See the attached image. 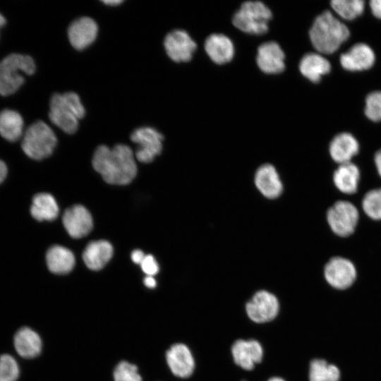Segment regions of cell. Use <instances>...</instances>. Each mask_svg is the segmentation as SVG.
I'll use <instances>...</instances> for the list:
<instances>
[{
  "label": "cell",
  "instance_id": "3957f363",
  "mask_svg": "<svg viewBox=\"0 0 381 381\" xmlns=\"http://www.w3.org/2000/svg\"><path fill=\"white\" fill-rule=\"evenodd\" d=\"M85 114L79 96L74 92L55 93L49 103V116L51 121L66 133H75L79 119Z\"/></svg>",
  "mask_w": 381,
  "mask_h": 381
},
{
  "label": "cell",
  "instance_id": "f35d334b",
  "mask_svg": "<svg viewBox=\"0 0 381 381\" xmlns=\"http://www.w3.org/2000/svg\"><path fill=\"white\" fill-rule=\"evenodd\" d=\"M7 175V167L6 164L0 159V183L5 179Z\"/></svg>",
  "mask_w": 381,
  "mask_h": 381
},
{
  "label": "cell",
  "instance_id": "74e56055",
  "mask_svg": "<svg viewBox=\"0 0 381 381\" xmlns=\"http://www.w3.org/2000/svg\"><path fill=\"white\" fill-rule=\"evenodd\" d=\"M144 284L148 288H155L157 285L156 280L152 276H146L144 279Z\"/></svg>",
  "mask_w": 381,
  "mask_h": 381
},
{
  "label": "cell",
  "instance_id": "ffe728a7",
  "mask_svg": "<svg viewBox=\"0 0 381 381\" xmlns=\"http://www.w3.org/2000/svg\"><path fill=\"white\" fill-rule=\"evenodd\" d=\"M358 150L357 140L349 133L337 134L329 145V154L332 159L339 164L351 162Z\"/></svg>",
  "mask_w": 381,
  "mask_h": 381
},
{
  "label": "cell",
  "instance_id": "4dcf8cb0",
  "mask_svg": "<svg viewBox=\"0 0 381 381\" xmlns=\"http://www.w3.org/2000/svg\"><path fill=\"white\" fill-rule=\"evenodd\" d=\"M365 213L374 220H381V188L368 191L362 200Z\"/></svg>",
  "mask_w": 381,
  "mask_h": 381
},
{
  "label": "cell",
  "instance_id": "8992f818",
  "mask_svg": "<svg viewBox=\"0 0 381 381\" xmlns=\"http://www.w3.org/2000/svg\"><path fill=\"white\" fill-rule=\"evenodd\" d=\"M271 18L270 10L262 2L248 1L234 14L233 24L244 32L262 35L267 31Z\"/></svg>",
  "mask_w": 381,
  "mask_h": 381
},
{
  "label": "cell",
  "instance_id": "5b68a950",
  "mask_svg": "<svg viewBox=\"0 0 381 381\" xmlns=\"http://www.w3.org/2000/svg\"><path fill=\"white\" fill-rule=\"evenodd\" d=\"M56 143L57 138L53 130L45 122L40 120L27 128L21 145L28 157L41 160L52 155Z\"/></svg>",
  "mask_w": 381,
  "mask_h": 381
},
{
  "label": "cell",
  "instance_id": "d6a6232c",
  "mask_svg": "<svg viewBox=\"0 0 381 381\" xmlns=\"http://www.w3.org/2000/svg\"><path fill=\"white\" fill-rule=\"evenodd\" d=\"M365 114L373 121H381V91L370 93L365 99Z\"/></svg>",
  "mask_w": 381,
  "mask_h": 381
},
{
  "label": "cell",
  "instance_id": "30bf717a",
  "mask_svg": "<svg viewBox=\"0 0 381 381\" xmlns=\"http://www.w3.org/2000/svg\"><path fill=\"white\" fill-rule=\"evenodd\" d=\"M324 276L327 282L333 288L344 290L349 288L356 279V270L351 261L337 256L326 263Z\"/></svg>",
  "mask_w": 381,
  "mask_h": 381
},
{
  "label": "cell",
  "instance_id": "d6986e66",
  "mask_svg": "<svg viewBox=\"0 0 381 381\" xmlns=\"http://www.w3.org/2000/svg\"><path fill=\"white\" fill-rule=\"evenodd\" d=\"M375 59L373 49L364 43H358L341 55L340 64L347 71H363L371 68Z\"/></svg>",
  "mask_w": 381,
  "mask_h": 381
},
{
  "label": "cell",
  "instance_id": "6da1fadb",
  "mask_svg": "<svg viewBox=\"0 0 381 381\" xmlns=\"http://www.w3.org/2000/svg\"><path fill=\"white\" fill-rule=\"evenodd\" d=\"M92 166L109 184H128L137 174L134 154L129 146L123 144L112 148L98 146L93 155Z\"/></svg>",
  "mask_w": 381,
  "mask_h": 381
},
{
  "label": "cell",
  "instance_id": "836d02e7",
  "mask_svg": "<svg viewBox=\"0 0 381 381\" xmlns=\"http://www.w3.org/2000/svg\"><path fill=\"white\" fill-rule=\"evenodd\" d=\"M141 269L147 276H154L159 272V265L151 255H145L144 260L140 264Z\"/></svg>",
  "mask_w": 381,
  "mask_h": 381
},
{
  "label": "cell",
  "instance_id": "277c9868",
  "mask_svg": "<svg viewBox=\"0 0 381 381\" xmlns=\"http://www.w3.org/2000/svg\"><path fill=\"white\" fill-rule=\"evenodd\" d=\"M33 59L21 54H11L0 61V95L8 96L17 92L25 83L21 73L32 75L35 71Z\"/></svg>",
  "mask_w": 381,
  "mask_h": 381
},
{
  "label": "cell",
  "instance_id": "9a60e30c",
  "mask_svg": "<svg viewBox=\"0 0 381 381\" xmlns=\"http://www.w3.org/2000/svg\"><path fill=\"white\" fill-rule=\"evenodd\" d=\"M231 354L236 365L250 370L262 361L263 349L257 340L238 339L231 346Z\"/></svg>",
  "mask_w": 381,
  "mask_h": 381
},
{
  "label": "cell",
  "instance_id": "e0dca14e",
  "mask_svg": "<svg viewBox=\"0 0 381 381\" xmlns=\"http://www.w3.org/2000/svg\"><path fill=\"white\" fill-rule=\"evenodd\" d=\"M254 183L258 191L268 199H274L283 192V183L276 168L270 164L261 165L255 171Z\"/></svg>",
  "mask_w": 381,
  "mask_h": 381
},
{
  "label": "cell",
  "instance_id": "484cf974",
  "mask_svg": "<svg viewBox=\"0 0 381 381\" xmlns=\"http://www.w3.org/2000/svg\"><path fill=\"white\" fill-rule=\"evenodd\" d=\"M59 206L55 198L49 193L36 194L32 200L31 215L38 221H52L59 214Z\"/></svg>",
  "mask_w": 381,
  "mask_h": 381
},
{
  "label": "cell",
  "instance_id": "f1b7e54d",
  "mask_svg": "<svg viewBox=\"0 0 381 381\" xmlns=\"http://www.w3.org/2000/svg\"><path fill=\"white\" fill-rule=\"evenodd\" d=\"M331 6L342 18L353 20L362 14L365 2L363 0H334Z\"/></svg>",
  "mask_w": 381,
  "mask_h": 381
},
{
  "label": "cell",
  "instance_id": "44dd1931",
  "mask_svg": "<svg viewBox=\"0 0 381 381\" xmlns=\"http://www.w3.org/2000/svg\"><path fill=\"white\" fill-rule=\"evenodd\" d=\"M113 255L111 244L104 240L89 243L83 253L85 265L92 270H99L110 260Z\"/></svg>",
  "mask_w": 381,
  "mask_h": 381
},
{
  "label": "cell",
  "instance_id": "60d3db41",
  "mask_svg": "<svg viewBox=\"0 0 381 381\" xmlns=\"http://www.w3.org/2000/svg\"><path fill=\"white\" fill-rule=\"evenodd\" d=\"M6 24V20L5 17L0 13V29L2 28Z\"/></svg>",
  "mask_w": 381,
  "mask_h": 381
},
{
  "label": "cell",
  "instance_id": "8fae6325",
  "mask_svg": "<svg viewBox=\"0 0 381 381\" xmlns=\"http://www.w3.org/2000/svg\"><path fill=\"white\" fill-rule=\"evenodd\" d=\"M42 346L40 335L29 326L18 327L13 334V349L23 359L31 360L39 356L42 351Z\"/></svg>",
  "mask_w": 381,
  "mask_h": 381
},
{
  "label": "cell",
  "instance_id": "cb8c5ba5",
  "mask_svg": "<svg viewBox=\"0 0 381 381\" xmlns=\"http://www.w3.org/2000/svg\"><path fill=\"white\" fill-rule=\"evenodd\" d=\"M359 179V169L351 162L339 164L333 174L335 186L346 194H353L356 192Z\"/></svg>",
  "mask_w": 381,
  "mask_h": 381
},
{
  "label": "cell",
  "instance_id": "5bb4252c",
  "mask_svg": "<svg viewBox=\"0 0 381 381\" xmlns=\"http://www.w3.org/2000/svg\"><path fill=\"white\" fill-rule=\"evenodd\" d=\"M98 32L97 23L90 17L83 16L74 20L68 28V37L71 44L81 50L90 45Z\"/></svg>",
  "mask_w": 381,
  "mask_h": 381
},
{
  "label": "cell",
  "instance_id": "f546056e",
  "mask_svg": "<svg viewBox=\"0 0 381 381\" xmlns=\"http://www.w3.org/2000/svg\"><path fill=\"white\" fill-rule=\"evenodd\" d=\"M21 368L16 358L11 353L0 354V381H18Z\"/></svg>",
  "mask_w": 381,
  "mask_h": 381
},
{
  "label": "cell",
  "instance_id": "e575fe53",
  "mask_svg": "<svg viewBox=\"0 0 381 381\" xmlns=\"http://www.w3.org/2000/svg\"><path fill=\"white\" fill-rule=\"evenodd\" d=\"M370 6L373 14L381 19V0H372L370 2Z\"/></svg>",
  "mask_w": 381,
  "mask_h": 381
},
{
  "label": "cell",
  "instance_id": "4316f807",
  "mask_svg": "<svg viewBox=\"0 0 381 381\" xmlns=\"http://www.w3.org/2000/svg\"><path fill=\"white\" fill-rule=\"evenodd\" d=\"M23 119L16 111L5 109L0 112V135L6 140L15 142L22 135Z\"/></svg>",
  "mask_w": 381,
  "mask_h": 381
},
{
  "label": "cell",
  "instance_id": "52a82bcc",
  "mask_svg": "<svg viewBox=\"0 0 381 381\" xmlns=\"http://www.w3.org/2000/svg\"><path fill=\"white\" fill-rule=\"evenodd\" d=\"M358 217L356 206L345 200L336 202L327 212V221L332 231L341 237L349 236L353 233Z\"/></svg>",
  "mask_w": 381,
  "mask_h": 381
},
{
  "label": "cell",
  "instance_id": "d4e9b609",
  "mask_svg": "<svg viewBox=\"0 0 381 381\" xmlns=\"http://www.w3.org/2000/svg\"><path fill=\"white\" fill-rule=\"evenodd\" d=\"M299 69L303 75L312 82L320 80L322 75L331 69L329 61L317 53H308L303 56L299 64Z\"/></svg>",
  "mask_w": 381,
  "mask_h": 381
},
{
  "label": "cell",
  "instance_id": "9c48e42d",
  "mask_svg": "<svg viewBox=\"0 0 381 381\" xmlns=\"http://www.w3.org/2000/svg\"><path fill=\"white\" fill-rule=\"evenodd\" d=\"M246 310L252 321L264 323L275 318L279 310V303L273 294L260 290L246 303Z\"/></svg>",
  "mask_w": 381,
  "mask_h": 381
},
{
  "label": "cell",
  "instance_id": "d590c367",
  "mask_svg": "<svg viewBox=\"0 0 381 381\" xmlns=\"http://www.w3.org/2000/svg\"><path fill=\"white\" fill-rule=\"evenodd\" d=\"M145 257V253L140 250H135L131 253V260L135 264L140 265Z\"/></svg>",
  "mask_w": 381,
  "mask_h": 381
},
{
  "label": "cell",
  "instance_id": "7a4b0ae2",
  "mask_svg": "<svg viewBox=\"0 0 381 381\" xmlns=\"http://www.w3.org/2000/svg\"><path fill=\"white\" fill-rule=\"evenodd\" d=\"M349 35L348 28L329 11L315 18L309 32L313 46L322 54L337 51Z\"/></svg>",
  "mask_w": 381,
  "mask_h": 381
},
{
  "label": "cell",
  "instance_id": "ab89813d",
  "mask_svg": "<svg viewBox=\"0 0 381 381\" xmlns=\"http://www.w3.org/2000/svg\"><path fill=\"white\" fill-rule=\"evenodd\" d=\"M123 1H121V0H106V1H102V2L107 5H110V6H116V5H118V4H120L122 3Z\"/></svg>",
  "mask_w": 381,
  "mask_h": 381
},
{
  "label": "cell",
  "instance_id": "ba28073f",
  "mask_svg": "<svg viewBox=\"0 0 381 381\" xmlns=\"http://www.w3.org/2000/svg\"><path fill=\"white\" fill-rule=\"evenodd\" d=\"M131 140L138 145L135 157L141 162H151L162 152L163 135L152 127L136 128L131 133Z\"/></svg>",
  "mask_w": 381,
  "mask_h": 381
},
{
  "label": "cell",
  "instance_id": "83f0119b",
  "mask_svg": "<svg viewBox=\"0 0 381 381\" xmlns=\"http://www.w3.org/2000/svg\"><path fill=\"white\" fill-rule=\"evenodd\" d=\"M309 381H340V369L322 358L312 360L309 365Z\"/></svg>",
  "mask_w": 381,
  "mask_h": 381
},
{
  "label": "cell",
  "instance_id": "603a6c76",
  "mask_svg": "<svg viewBox=\"0 0 381 381\" xmlns=\"http://www.w3.org/2000/svg\"><path fill=\"white\" fill-rule=\"evenodd\" d=\"M46 262L49 271L56 274L70 272L75 262L74 255L69 249L57 245L48 249Z\"/></svg>",
  "mask_w": 381,
  "mask_h": 381
},
{
  "label": "cell",
  "instance_id": "8d00e7d4",
  "mask_svg": "<svg viewBox=\"0 0 381 381\" xmlns=\"http://www.w3.org/2000/svg\"><path fill=\"white\" fill-rule=\"evenodd\" d=\"M375 163L379 175L381 176V149L375 155Z\"/></svg>",
  "mask_w": 381,
  "mask_h": 381
},
{
  "label": "cell",
  "instance_id": "7c38bea8",
  "mask_svg": "<svg viewBox=\"0 0 381 381\" xmlns=\"http://www.w3.org/2000/svg\"><path fill=\"white\" fill-rule=\"evenodd\" d=\"M164 46L169 58L176 62L188 61L196 49L195 42L183 30L169 32L164 38Z\"/></svg>",
  "mask_w": 381,
  "mask_h": 381
},
{
  "label": "cell",
  "instance_id": "1f68e13d",
  "mask_svg": "<svg viewBox=\"0 0 381 381\" xmlns=\"http://www.w3.org/2000/svg\"><path fill=\"white\" fill-rule=\"evenodd\" d=\"M114 381H142L135 365L127 361L120 362L114 371Z\"/></svg>",
  "mask_w": 381,
  "mask_h": 381
},
{
  "label": "cell",
  "instance_id": "2e32d148",
  "mask_svg": "<svg viewBox=\"0 0 381 381\" xmlns=\"http://www.w3.org/2000/svg\"><path fill=\"white\" fill-rule=\"evenodd\" d=\"M167 362L177 377H188L193 373L195 361L189 348L183 344H175L167 351Z\"/></svg>",
  "mask_w": 381,
  "mask_h": 381
},
{
  "label": "cell",
  "instance_id": "b9f144b4",
  "mask_svg": "<svg viewBox=\"0 0 381 381\" xmlns=\"http://www.w3.org/2000/svg\"><path fill=\"white\" fill-rule=\"evenodd\" d=\"M267 381H285V380L279 377H273L270 378Z\"/></svg>",
  "mask_w": 381,
  "mask_h": 381
},
{
  "label": "cell",
  "instance_id": "4fadbf2b",
  "mask_svg": "<svg viewBox=\"0 0 381 381\" xmlns=\"http://www.w3.org/2000/svg\"><path fill=\"white\" fill-rule=\"evenodd\" d=\"M62 222L68 234L74 238L85 236L93 226L90 213L80 205L68 208L63 214Z\"/></svg>",
  "mask_w": 381,
  "mask_h": 381
},
{
  "label": "cell",
  "instance_id": "ac0fdd59",
  "mask_svg": "<svg viewBox=\"0 0 381 381\" xmlns=\"http://www.w3.org/2000/svg\"><path fill=\"white\" fill-rule=\"evenodd\" d=\"M257 64L266 73H279L284 69V54L275 42H267L258 49Z\"/></svg>",
  "mask_w": 381,
  "mask_h": 381
},
{
  "label": "cell",
  "instance_id": "7402d4cb",
  "mask_svg": "<svg viewBox=\"0 0 381 381\" xmlns=\"http://www.w3.org/2000/svg\"><path fill=\"white\" fill-rule=\"evenodd\" d=\"M205 49L210 58L218 64L230 61L234 54L233 42L223 34L210 35L205 40Z\"/></svg>",
  "mask_w": 381,
  "mask_h": 381
}]
</instances>
